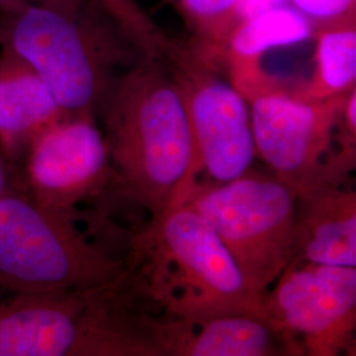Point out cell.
I'll list each match as a JSON object with an SVG mask.
<instances>
[{
    "instance_id": "1",
    "label": "cell",
    "mask_w": 356,
    "mask_h": 356,
    "mask_svg": "<svg viewBox=\"0 0 356 356\" xmlns=\"http://www.w3.org/2000/svg\"><path fill=\"white\" fill-rule=\"evenodd\" d=\"M114 191L156 214L195 189V153L181 92L164 57L144 56L98 106Z\"/></svg>"
},
{
    "instance_id": "2",
    "label": "cell",
    "mask_w": 356,
    "mask_h": 356,
    "mask_svg": "<svg viewBox=\"0 0 356 356\" xmlns=\"http://www.w3.org/2000/svg\"><path fill=\"white\" fill-rule=\"evenodd\" d=\"M124 267L141 296L164 317L264 319L261 298L248 289L216 231L188 204L152 214L132 234Z\"/></svg>"
},
{
    "instance_id": "3",
    "label": "cell",
    "mask_w": 356,
    "mask_h": 356,
    "mask_svg": "<svg viewBox=\"0 0 356 356\" xmlns=\"http://www.w3.org/2000/svg\"><path fill=\"white\" fill-rule=\"evenodd\" d=\"M0 48L26 61L74 114H97L115 78L148 56L95 0L74 13L22 3L0 7Z\"/></svg>"
},
{
    "instance_id": "4",
    "label": "cell",
    "mask_w": 356,
    "mask_h": 356,
    "mask_svg": "<svg viewBox=\"0 0 356 356\" xmlns=\"http://www.w3.org/2000/svg\"><path fill=\"white\" fill-rule=\"evenodd\" d=\"M156 312L126 272L97 288L0 297V356H159Z\"/></svg>"
},
{
    "instance_id": "5",
    "label": "cell",
    "mask_w": 356,
    "mask_h": 356,
    "mask_svg": "<svg viewBox=\"0 0 356 356\" xmlns=\"http://www.w3.org/2000/svg\"><path fill=\"white\" fill-rule=\"evenodd\" d=\"M76 220L35 200L15 166L0 197V297L83 291L118 279L124 259L90 242Z\"/></svg>"
},
{
    "instance_id": "6",
    "label": "cell",
    "mask_w": 356,
    "mask_h": 356,
    "mask_svg": "<svg viewBox=\"0 0 356 356\" xmlns=\"http://www.w3.org/2000/svg\"><path fill=\"white\" fill-rule=\"evenodd\" d=\"M248 104L256 156L296 195L321 184H343L354 172L356 89L309 102L282 85Z\"/></svg>"
},
{
    "instance_id": "7",
    "label": "cell",
    "mask_w": 356,
    "mask_h": 356,
    "mask_svg": "<svg viewBox=\"0 0 356 356\" xmlns=\"http://www.w3.org/2000/svg\"><path fill=\"white\" fill-rule=\"evenodd\" d=\"M214 229L248 289L263 300L298 251L297 198L275 176L244 173L198 186L185 202Z\"/></svg>"
},
{
    "instance_id": "8",
    "label": "cell",
    "mask_w": 356,
    "mask_h": 356,
    "mask_svg": "<svg viewBox=\"0 0 356 356\" xmlns=\"http://www.w3.org/2000/svg\"><path fill=\"white\" fill-rule=\"evenodd\" d=\"M181 92L195 153V188L204 175L220 185L250 170L256 157L250 104L219 65L189 42L175 41L164 56Z\"/></svg>"
},
{
    "instance_id": "9",
    "label": "cell",
    "mask_w": 356,
    "mask_h": 356,
    "mask_svg": "<svg viewBox=\"0 0 356 356\" xmlns=\"http://www.w3.org/2000/svg\"><path fill=\"white\" fill-rule=\"evenodd\" d=\"M261 302L289 355L355 351L356 267L293 259Z\"/></svg>"
},
{
    "instance_id": "10",
    "label": "cell",
    "mask_w": 356,
    "mask_h": 356,
    "mask_svg": "<svg viewBox=\"0 0 356 356\" xmlns=\"http://www.w3.org/2000/svg\"><path fill=\"white\" fill-rule=\"evenodd\" d=\"M95 118L91 113L64 115L31 143L16 166L35 200L76 219L79 204L114 189L107 143Z\"/></svg>"
},
{
    "instance_id": "11",
    "label": "cell",
    "mask_w": 356,
    "mask_h": 356,
    "mask_svg": "<svg viewBox=\"0 0 356 356\" xmlns=\"http://www.w3.org/2000/svg\"><path fill=\"white\" fill-rule=\"evenodd\" d=\"M312 38L313 23L306 15L292 4L275 7L234 28L219 56V65L232 86L248 102L263 91L284 85L277 76L263 69V56Z\"/></svg>"
},
{
    "instance_id": "12",
    "label": "cell",
    "mask_w": 356,
    "mask_h": 356,
    "mask_svg": "<svg viewBox=\"0 0 356 356\" xmlns=\"http://www.w3.org/2000/svg\"><path fill=\"white\" fill-rule=\"evenodd\" d=\"M153 339L159 356H269L288 354L266 319L229 314L200 321L156 316Z\"/></svg>"
},
{
    "instance_id": "13",
    "label": "cell",
    "mask_w": 356,
    "mask_h": 356,
    "mask_svg": "<svg viewBox=\"0 0 356 356\" xmlns=\"http://www.w3.org/2000/svg\"><path fill=\"white\" fill-rule=\"evenodd\" d=\"M67 114L38 73L0 48V151L15 166L31 143Z\"/></svg>"
},
{
    "instance_id": "14",
    "label": "cell",
    "mask_w": 356,
    "mask_h": 356,
    "mask_svg": "<svg viewBox=\"0 0 356 356\" xmlns=\"http://www.w3.org/2000/svg\"><path fill=\"white\" fill-rule=\"evenodd\" d=\"M298 251L294 259L356 267V193L343 184H321L296 195Z\"/></svg>"
},
{
    "instance_id": "15",
    "label": "cell",
    "mask_w": 356,
    "mask_h": 356,
    "mask_svg": "<svg viewBox=\"0 0 356 356\" xmlns=\"http://www.w3.org/2000/svg\"><path fill=\"white\" fill-rule=\"evenodd\" d=\"M312 23L317 41L314 69L289 91L300 99L318 102L356 88V11Z\"/></svg>"
},
{
    "instance_id": "16",
    "label": "cell",
    "mask_w": 356,
    "mask_h": 356,
    "mask_svg": "<svg viewBox=\"0 0 356 356\" xmlns=\"http://www.w3.org/2000/svg\"><path fill=\"white\" fill-rule=\"evenodd\" d=\"M177 8L191 32V45L219 65V56L239 24L241 0H166ZM220 66V65H219Z\"/></svg>"
},
{
    "instance_id": "17",
    "label": "cell",
    "mask_w": 356,
    "mask_h": 356,
    "mask_svg": "<svg viewBox=\"0 0 356 356\" xmlns=\"http://www.w3.org/2000/svg\"><path fill=\"white\" fill-rule=\"evenodd\" d=\"M127 31L141 51L149 56H163L175 38H169L136 0H95Z\"/></svg>"
},
{
    "instance_id": "18",
    "label": "cell",
    "mask_w": 356,
    "mask_h": 356,
    "mask_svg": "<svg viewBox=\"0 0 356 356\" xmlns=\"http://www.w3.org/2000/svg\"><path fill=\"white\" fill-rule=\"evenodd\" d=\"M312 22H321L356 11V0H289Z\"/></svg>"
},
{
    "instance_id": "19",
    "label": "cell",
    "mask_w": 356,
    "mask_h": 356,
    "mask_svg": "<svg viewBox=\"0 0 356 356\" xmlns=\"http://www.w3.org/2000/svg\"><path fill=\"white\" fill-rule=\"evenodd\" d=\"M286 4H291L289 0H241L239 10H238L239 23L245 19L252 17L257 13H264L270 8L286 6Z\"/></svg>"
},
{
    "instance_id": "20",
    "label": "cell",
    "mask_w": 356,
    "mask_h": 356,
    "mask_svg": "<svg viewBox=\"0 0 356 356\" xmlns=\"http://www.w3.org/2000/svg\"><path fill=\"white\" fill-rule=\"evenodd\" d=\"M85 0H0V7L13 6V4H38L47 6L56 10H61L65 13H74Z\"/></svg>"
},
{
    "instance_id": "21",
    "label": "cell",
    "mask_w": 356,
    "mask_h": 356,
    "mask_svg": "<svg viewBox=\"0 0 356 356\" xmlns=\"http://www.w3.org/2000/svg\"><path fill=\"white\" fill-rule=\"evenodd\" d=\"M13 169H15V165H13L0 151V197L6 191L10 179L13 177Z\"/></svg>"
}]
</instances>
